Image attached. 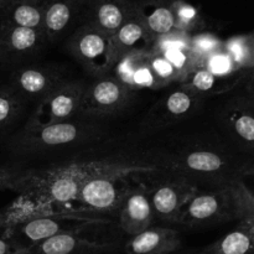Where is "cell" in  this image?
<instances>
[{
    "label": "cell",
    "instance_id": "4",
    "mask_svg": "<svg viewBox=\"0 0 254 254\" xmlns=\"http://www.w3.org/2000/svg\"><path fill=\"white\" fill-rule=\"evenodd\" d=\"M166 168L184 178H198L215 181L218 186L242 180L241 176L251 171V166L235 163L227 154L212 149L197 148L174 155L165 161Z\"/></svg>",
    "mask_w": 254,
    "mask_h": 254
},
{
    "label": "cell",
    "instance_id": "16",
    "mask_svg": "<svg viewBox=\"0 0 254 254\" xmlns=\"http://www.w3.org/2000/svg\"><path fill=\"white\" fill-rule=\"evenodd\" d=\"M133 92L140 89L165 88L163 82L155 76L149 60V50L133 51L119 57L114 64L112 73Z\"/></svg>",
    "mask_w": 254,
    "mask_h": 254
},
{
    "label": "cell",
    "instance_id": "27",
    "mask_svg": "<svg viewBox=\"0 0 254 254\" xmlns=\"http://www.w3.org/2000/svg\"><path fill=\"white\" fill-rule=\"evenodd\" d=\"M223 49L241 71L254 68V36L252 32L237 35L223 42Z\"/></svg>",
    "mask_w": 254,
    "mask_h": 254
},
{
    "label": "cell",
    "instance_id": "25",
    "mask_svg": "<svg viewBox=\"0 0 254 254\" xmlns=\"http://www.w3.org/2000/svg\"><path fill=\"white\" fill-rule=\"evenodd\" d=\"M136 15L143 22L153 42L175 31L170 1L136 2Z\"/></svg>",
    "mask_w": 254,
    "mask_h": 254
},
{
    "label": "cell",
    "instance_id": "23",
    "mask_svg": "<svg viewBox=\"0 0 254 254\" xmlns=\"http://www.w3.org/2000/svg\"><path fill=\"white\" fill-rule=\"evenodd\" d=\"M46 0H12L0 10L1 27H29L42 30Z\"/></svg>",
    "mask_w": 254,
    "mask_h": 254
},
{
    "label": "cell",
    "instance_id": "13",
    "mask_svg": "<svg viewBox=\"0 0 254 254\" xmlns=\"http://www.w3.org/2000/svg\"><path fill=\"white\" fill-rule=\"evenodd\" d=\"M64 81H66V78L56 67L31 64L15 69L10 77L9 86L24 102L40 103Z\"/></svg>",
    "mask_w": 254,
    "mask_h": 254
},
{
    "label": "cell",
    "instance_id": "21",
    "mask_svg": "<svg viewBox=\"0 0 254 254\" xmlns=\"http://www.w3.org/2000/svg\"><path fill=\"white\" fill-rule=\"evenodd\" d=\"M135 11V0H93L87 24L112 36Z\"/></svg>",
    "mask_w": 254,
    "mask_h": 254
},
{
    "label": "cell",
    "instance_id": "28",
    "mask_svg": "<svg viewBox=\"0 0 254 254\" xmlns=\"http://www.w3.org/2000/svg\"><path fill=\"white\" fill-rule=\"evenodd\" d=\"M170 6L176 31L190 35L203 30L205 20L197 7L189 4L185 0H171Z\"/></svg>",
    "mask_w": 254,
    "mask_h": 254
},
{
    "label": "cell",
    "instance_id": "35",
    "mask_svg": "<svg viewBox=\"0 0 254 254\" xmlns=\"http://www.w3.org/2000/svg\"><path fill=\"white\" fill-rule=\"evenodd\" d=\"M136 2H165L171 1V0H135Z\"/></svg>",
    "mask_w": 254,
    "mask_h": 254
},
{
    "label": "cell",
    "instance_id": "36",
    "mask_svg": "<svg viewBox=\"0 0 254 254\" xmlns=\"http://www.w3.org/2000/svg\"><path fill=\"white\" fill-rule=\"evenodd\" d=\"M11 1L12 0H0V10L4 9V7L6 6V5H9Z\"/></svg>",
    "mask_w": 254,
    "mask_h": 254
},
{
    "label": "cell",
    "instance_id": "22",
    "mask_svg": "<svg viewBox=\"0 0 254 254\" xmlns=\"http://www.w3.org/2000/svg\"><path fill=\"white\" fill-rule=\"evenodd\" d=\"M86 0H46L42 30L47 41L61 39L81 14Z\"/></svg>",
    "mask_w": 254,
    "mask_h": 254
},
{
    "label": "cell",
    "instance_id": "17",
    "mask_svg": "<svg viewBox=\"0 0 254 254\" xmlns=\"http://www.w3.org/2000/svg\"><path fill=\"white\" fill-rule=\"evenodd\" d=\"M252 78L253 69L238 72L230 76H217L200 66L186 74L185 78L179 84L205 99L207 97L230 93Z\"/></svg>",
    "mask_w": 254,
    "mask_h": 254
},
{
    "label": "cell",
    "instance_id": "8",
    "mask_svg": "<svg viewBox=\"0 0 254 254\" xmlns=\"http://www.w3.org/2000/svg\"><path fill=\"white\" fill-rule=\"evenodd\" d=\"M253 81L245 84V92H240L228 99L221 108L218 119L225 134L240 150L253 154L254 116Z\"/></svg>",
    "mask_w": 254,
    "mask_h": 254
},
{
    "label": "cell",
    "instance_id": "9",
    "mask_svg": "<svg viewBox=\"0 0 254 254\" xmlns=\"http://www.w3.org/2000/svg\"><path fill=\"white\" fill-rule=\"evenodd\" d=\"M198 191L192 180L175 174L173 179L156 184L148 190L155 218L178 225L186 203Z\"/></svg>",
    "mask_w": 254,
    "mask_h": 254
},
{
    "label": "cell",
    "instance_id": "34",
    "mask_svg": "<svg viewBox=\"0 0 254 254\" xmlns=\"http://www.w3.org/2000/svg\"><path fill=\"white\" fill-rule=\"evenodd\" d=\"M20 247H17L12 241L0 237V254H16Z\"/></svg>",
    "mask_w": 254,
    "mask_h": 254
},
{
    "label": "cell",
    "instance_id": "14",
    "mask_svg": "<svg viewBox=\"0 0 254 254\" xmlns=\"http://www.w3.org/2000/svg\"><path fill=\"white\" fill-rule=\"evenodd\" d=\"M47 42L44 30L29 27L0 29V61L19 64L36 56Z\"/></svg>",
    "mask_w": 254,
    "mask_h": 254
},
{
    "label": "cell",
    "instance_id": "30",
    "mask_svg": "<svg viewBox=\"0 0 254 254\" xmlns=\"http://www.w3.org/2000/svg\"><path fill=\"white\" fill-rule=\"evenodd\" d=\"M200 66L210 71L211 73L217 74V76H230V74L242 72L236 67L232 59L226 52L225 49H221L213 54L208 55L201 61Z\"/></svg>",
    "mask_w": 254,
    "mask_h": 254
},
{
    "label": "cell",
    "instance_id": "11",
    "mask_svg": "<svg viewBox=\"0 0 254 254\" xmlns=\"http://www.w3.org/2000/svg\"><path fill=\"white\" fill-rule=\"evenodd\" d=\"M203 98L188 91L186 88L176 87L166 92L150 108L144 119L145 127L151 129L166 128L195 116L200 109Z\"/></svg>",
    "mask_w": 254,
    "mask_h": 254
},
{
    "label": "cell",
    "instance_id": "24",
    "mask_svg": "<svg viewBox=\"0 0 254 254\" xmlns=\"http://www.w3.org/2000/svg\"><path fill=\"white\" fill-rule=\"evenodd\" d=\"M112 50L113 56L117 60L124 55L133 51L140 50H149L153 46V40L149 36L148 31L144 27L143 22L135 14L127 20L121 27L116 31V34L111 36Z\"/></svg>",
    "mask_w": 254,
    "mask_h": 254
},
{
    "label": "cell",
    "instance_id": "37",
    "mask_svg": "<svg viewBox=\"0 0 254 254\" xmlns=\"http://www.w3.org/2000/svg\"><path fill=\"white\" fill-rule=\"evenodd\" d=\"M174 254H191L190 252H178V253H174Z\"/></svg>",
    "mask_w": 254,
    "mask_h": 254
},
{
    "label": "cell",
    "instance_id": "18",
    "mask_svg": "<svg viewBox=\"0 0 254 254\" xmlns=\"http://www.w3.org/2000/svg\"><path fill=\"white\" fill-rule=\"evenodd\" d=\"M119 225L126 235L134 237L151 227L155 221L148 190L130 189L119 207Z\"/></svg>",
    "mask_w": 254,
    "mask_h": 254
},
{
    "label": "cell",
    "instance_id": "10",
    "mask_svg": "<svg viewBox=\"0 0 254 254\" xmlns=\"http://www.w3.org/2000/svg\"><path fill=\"white\" fill-rule=\"evenodd\" d=\"M84 88V82L66 79L37 103L36 111L30 119L40 124H50L79 118Z\"/></svg>",
    "mask_w": 254,
    "mask_h": 254
},
{
    "label": "cell",
    "instance_id": "15",
    "mask_svg": "<svg viewBox=\"0 0 254 254\" xmlns=\"http://www.w3.org/2000/svg\"><path fill=\"white\" fill-rule=\"evenodd\" d=\"M114 248H117L114 242L89 240L81 232H68L20 248L16 254H104Z\"/></svg>",
    "mask_w": 254,
    "mask_h": 254
},
{
    "label": "cell",
    "instance_id": "2",
    "mask_svg": "<svg viewBox=\"0 0 254 254\" xmlns=\"http://www.w3.org/2000/svg\"><path fill=\"white\" fill-rule=\"evenodd\" d=\"M231 221L254 223L253 193L242 180L197 192L189 200L178 225L189 228L211 227Z\"/></svg>",
    "mask_w": 254,
    "mask_h": 254
},
{
    "label": "cell",
    "instance_id": "7",
    "mask_svg": "<svg viewBox=\"0 0 254 254\" xmlns=\"http://www.w3.org/2000/svg\"><path fill=\"white\" fill-rule=\"evenodd\" d=\"M135 92L129 89L113 74L94 78L86 84L79 118L98 119L123 111L133 99Z\"/></svg>",
    "mask_w": 254,
    "mask_h": 254
},
{
    "label": "cell",
    "instance_id": "31",
    "mask_svg": "<svg viewBox=\"0 0 254 254\" xmlns=\"http://www.w3.org/2000/svg\"><path fill=\"white\" fill-rule=\"evenodd\" d=\"M149 60H150L153 72L165 87L173 83H179L181 81L180 74L176 72V69L155 50L149 49Z\"/></svg>",
    "mask_w": 254,
    "mask_h": 254
},
{
    "label": "cell",
    "instance_id": "32",
    "mask_svg": "<svg viewBox=\"0 0 254 254\" xmlns=\"http://www.w3.org/2000/svg\"><path fill=\"white\" fill-rule=\"evenodd\" d=\"M190 44L192 52L200 60V64L201 61L208 55L223 49V41H220L217 37L210 34H198L195 36H191Z\"/></svg>",
    "mask_w": 254,
    "mask_h": 254
},
{
    "label": "cell",
    "instance_id": "3",
    "mask_svg": "<svg viewBox=\"0 0 254 254\" xmlns=\"http://www.w3.org/2000/svg\"><path fill=\"white\" fill-rule=\"evenodd\" d=\"M92 121L74 118L40 124L29 119L12 140V149L20 154H37L88 143L102 134L101 127Z\"/></svg>",
    "mask_w": 254,
    "mask_h": 254
},
{
    "label": "cell",
    "instance_id": "19",
    "mask_svg": "<svg viewBox=\"0 0 254 254\" xmlns=\"http://www.w3.org/2000/svg\"><path fill=\"white\" fill-rule=\"evenodd\" d=\"M190 39L191 35L175 30L165 36L156 39L150 47L159 52L176 69V72L180 74L181 81L192 69L200 67V60L191 50Z\"/></svg>",
    "mask_w": 254,
    "mask_h": 254
},
{
    "label": "cell",
    "instance_id": "12",
    "mask_svg": "<svg viewBox=\"0 0 254 254\" xmlns=\"http://www.w3.org/2000/svg\"><path fill=\"white\" fill-rule=\"evenodd\" d=\"M127 178L128 175L122 174L94 176L82 186L77 201L99 212L119 210L124 197L130 190L127 184Z\"/></svg>",
    "mask_w": 254,
    "mask_h": 254
},
{
    "label": "cell",
    "instance_id": "6",
    "mask_svg": "<svg viewBox=\"0 0 254 254\" xmlns=\"http://www.w3.org/2000/svg\"><path fill=\"white\" fill-rule=\"evenodd\" d=\"M98 220L92 217H83L76 212H62V211H47L46 213L30 218L20 225L12 232L9 240L17 247L25 248L37 242L47 240L60 233L82 232L89 226L97 225Z\"/></svg>",
    "mask_w": 254,
    "mask_h": 254
},
{
    "label": "cell",
    "instance_id": "5",
    "mask_svg": "<svg viewBox=\"0 0 254 254\" xmlns=\"http://www.w3.org/2000/svg\"><path fill=\"white\" fill-rule=\"evenodd\" d=\"M67 50L74 61L94 78L112 73L116 59L111 36L89 24L82 25L72 34L67 42Z\"/></svg>",
    "mask_w": 254,
    "mask_h": 254
},
{
    "label": "cell",
    "instance_id": "33",
    "mask_svg": "<svg viewBox=\"0 0 254 254\" xmlns=\"http://www.w3.org/2000/svg\"><path fill=\"white\" fill-rule=\"evenodd\" d=\"M22 171L24 170L20 169L0 166V190H14L15 185L21 178Z\"/></svg>",
    "mask_w": 254,
    "mask_h": 254
},
{
    "label": "cell",
    "instance_id": "1",
    "mask_svg": "<svg viewBox=\"0 0 254 254\" xmlns=\"http://www.w3.org/2000/svg\"><path fill=\"white\" fill-rule=\"evenodd\" d=\"M161 166L166 169L165 163L131 161L128 159L73 161L42 170H24L14 191L40 205L52 207L77 200L82 186L94 176L108 174L139 175L158 171Z\"/></svg>",
    "mask_w": 254,
    "mask_h": 254
},
{
    "label": "cell",
    "instance_id": "26",
    "mask_svg": "<svg viewBox=\"0 0 254 254\" xmlns=\"http://www.w3.org/2000/svg\"><path fill=\"white\" fill-rule=\"evenodd\" d=\"M254 223L237 222L235 230L191 254H253Z\"/></svg>",
    "mask_w": 254,
    "mask_h": 254
},
{
    "label": "cell",
    "instance_id": "29",
    "mask_svg": "<svg viewBox=\"0 0 254 254\" xmlns=\"http://www.w3.org/2000/svg\"><path fill=\"white\" fill-rule=\"evenodd\" d=\"M24 99L7 84L0 88V130L6 128L21 113Z\"/></svg>",
    "mask_w": 254,
    "mask_h": 254
},
{
    "label": "cell",
    "instance_id": "20",
    "mask_svg": "<svg viewBox=\"0 0 254 254\" xmlns=\"http://www.w3.org/2000/svg\"><path fill=\"white\" fill-rule=\"evenodd\" d=\"M183 250L180 233L169 227H149L124 246L126 254H174Z\"/></svg>",
    "mask_w": 254,
    "mask_h": 254
}]
</instances>
